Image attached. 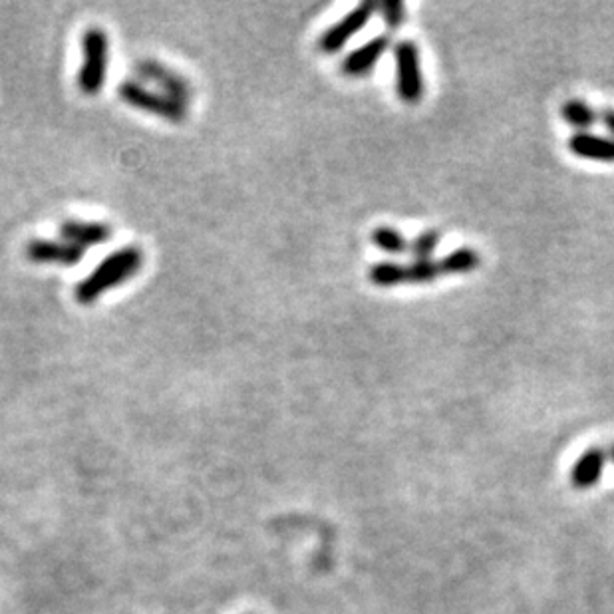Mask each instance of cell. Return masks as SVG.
<instances>
[{
  "instance_id": "cell-1",
  "label": "cell",
  "mask_w": 614,
  "mask_h": 614,
  "mask_svg": "<svg viewBox=\"0 0 614 614\" xmlns=\"http://www.w3.org/2000/svg\"><path fill=\"white\" fill-rule=\"evenodd\" d=\"M144 263V251L138 247H122L114 251L86 279L76 285V301L80 305H94L104 293L134 279L142 271Z\"/></svg>"
},
{
  "instance_id": "cell-2",
  "label": "cell",
  "mask_w": 614,
  "mask_h": 614,
  "mask_svg": "<svg viewBox=\"0 0 614 614\" xmlns=\"http://www.w3.org/2000/svg\"><path fill=\"white\" fill-rule=\"evenodd\" d=\"M110 66V40L100 26H92L82 38V66L78 72V88L86 96H96L106 82Z\"/></svg>"
},
{
  "instance_id": "cell-3",
  "label": "cell",
  "mask_w": 614,
  "mask_h": 614,
  "mask_svg": "<svg viewBox=\"0 0 614 614\" xmlns=\"http://www.w3.org/2000/svg\"><path fill=\"white\" fill-rule=\"evenodd\" d=\"M118 94L122 102H126L130 108H136L140 112L152 114L155 118H161L171 124H181L187 120V106L157 92L155 88L146 86L140 80H126L120 84Z\"/></svg>"
},
{
  "instance_id": "cell-4",
  "label": "cell",
  "mask_w": 614,
  "mask_h": 614,
  "mask_svg": "<svg viewBox=\"0 0 614 614\" xmlns=\"http://www.w3.org/2000/svg\"><path fill=\"white\" fill-rule=\"evenodd\" d=\"M394 62H396V94L408 104L416 106L422 102L426 94V82L422 74V60L418 44L412 40H402L394 46Z\"/></svg>"
},
{
  "instance_id": "cell-5",
  "label": "cell",
  "mask_w": 614,
  "mask_h": 614,
  "mask_svg": "<svg viewBox=\"0 0 614 614\" xmlns=\"http://www.w3.org/2000/svg\"><path fill=\"white\" fill-rule=\"evenodd\" d=\"M376 2H362L346 12L336 24L326 28L318 38V50L322 54H338L376 14Z\"/></svg>"
},
{
  "instance_id": "cell-6",
  "label": "cell",
  "mask_w": 614,
  "mask_h": 614,
  "mask_svg": "<svg viewBox=\"0 0 614 614\" xmlns=\"http://www.w3.org/2000/svg\"><path fill=\"white\" fill-rule=\"evenodd\" d=\"M136 72L142 78L140 82H150L154 84L155 90L181 102V104H189L193 98V86L191 82L179 74L177 70L169 68L167 64L155 60V58H144L140 62H136Z\"/></svg>"
},
{
  "instance_id": "cell-7",
  "label": "cell",
  "mask_w": 614,
  "mask_h": 614,
  "mask_svg": "<svg viewBox=\"0 0 614 614\" xmlns=\"http://www.w3.org/2000/svg\"><path fill=\"white\" fill-rule=\"evenodd\" d=\"M26 257L36 265L74 267L84 259V249L64 239H32L26 245Z\"/></svg>"
},
{
  "instance_id": "cell-8",
  "label": "cell",
  "mask_w": 614,
  "mask_h": 614,
  "mask_svg": "<svg viewBox=\"0 0 614 614\" xmlns=\"http://www.w3.org/2000/svg\"><path fill=\"white\" fill-rule=\"evenodd\" d=\"M392 40L388 34H380L372 40H368L366 44H362L360 48L352 50L340 64L342 74L350 76V78H360L366 76L368 72L374 70V66L382 60V56L388 52Z\"/></svg>"
},
{
  "instance_id": "cell-9",
  "label": "cell",
  "mask_w": 614,
  "mask_h": 614,
  "mask_svg": "<svg viewBox=\"0 0 614 614\" xmlns=\"http://www.w3.org/2000/svg\"><path fill=\"white\" fill-rule=\"evenodd\" d=\"M60 235L64 241L86 249L98 247L112 239V227L102 221H82V219H66L60 225Z\"/></svg>"
},
{
  "instance_id": "cell-10",
  "label": "cell",
  "mask_w": 614,
  "mask_h": 614,
  "mask_svg": "<svg viewBox=\"0 0 614 614\" xmlns=\"http://www.w3.org/2000/svg\"><path fill=\"white\" fill-rule=\"evenodd\" d=\"M567 148L581 159L614 163V138L597 136L591 132H575L567 140Z\"/></svg>"
},
{
  "instance_id": "cell-11",
  "label": "cell",
  "mask_w": 614,
  "mask_h": 614,
  "mask_svg": "<svg viewBox=\"0 0 614 614\" xmlns=\"http://www.w3.org/2000/svg\"><path fill=\"white\" fill-rule=\"evenodd\" d=\"M607 463V452L601 448H591L579 456L571 469V483L577 489H591L601 481L603 469Z\"/></svg>"
},
{
  "instance_id": "cell-12",
  "label": "cell",
  "mask_w": 614,
  "mask_h": 614,
  "mask_svg": "<svg viewBox=\"0 0 614 614\" xmlns=\"http://www.w3.org/2000/svg\"><path fill=\"white\" fill-rule=\"evenodd\" d=\"M481 265V255L477 249L471 247H460L450 251L438 261L440 277H461L477 271Z\"/></svg>"
},
{
  "instance_id": "cell-13",
  "label": "cell",
  "mask_w": 614,
  "mask_h": 614,
  "mask_svg": "<svg viewBox=\"0 0 614 614\" xmlns=\"http://www.w3.org/2000/svg\"><path fill=\"white\" fill-rule=\"evenodd\" d=\"M561 118L565 124H569L577 132H589L593 126L601 122V112L595 110L585 100L573 98L561 106Z\"/></svg>"
},
{
  "instance_id": "cell-14",
  "label": "cell",
  "mask_w": 614,
  "mask_h": 614,
  "mask_svg": "<svg viewBox=\"0 0 614 614\" xmlns=\"http://www.w3.org/2000/svg\"><path fill=\"white\" fill-rule=\"evenodd\" d=\"M368 281L378 289H394L406 285V265L380 261L368 269Z\"/></svg>"
},
{
  "instance_id": "cell-15",
  "label": "cell",
  "mask_w": 614,
  "mask_h": 614,
  "mask_svg": "<svg viewBox=\"0 0 614 614\" xmlns=\"http://www.w3.org/2000/svg\"><path fill=\"white\" fill-rule=\"evenodd\" d=\"M370 241L376 249L388 255H404L410 251V239L402 231L388 225L376 227L370 235Z\"/></svg>"
},
{
  "instance_id": "cell-16",
  "label": "cell",
  "mask_w": 614,
  "mask_h": 614,
  "mask_svg": "<svg viewBox=\"0 0 614 614\" xmlns=\"http://www.w3.org/2000/svg\"><path fill=\"white\" fill-rule=\"evenodd\" d=\"M440 241H442V233L438 229H426L410 241L408 253H412L414 261H428L436 253Z\"/></svg>"
},
{
  "instance_id": "cell-17",
  "label": "cell",
  "mask_w": 614,
  "mask_h": 614,
  "mask_svg": "<svg viewBox=\"0 0 614 614\" xmlns=\"http://www.w3.org/2000/svg\"><path fill=\"white\" fill-rule=\"evenodd\" d=\"M440 279L438 261H412L406 265V285H430Z\"/></svg>"
},
{
  "instance_id": "cell-18",
  "label": "cell",
  "mask_w": 614,
  "mask_h": 614,
  "mask_svg": "<svg viewBox=\"0 0 614 614\" xmlns=\"http://www.w3.org/2000/svg\"><path fill=\"white\" fill-rule=\"evenodd\" d=\"M376 10H380L384 24L390 30H398L404 22H406V4L400 0H388V2H380L376 6Z\"/></svg>"
},
{
  "instance_id": "cell-19",
  "label": "cell",
  "mask_w": 614,
  "mask_h": 614,
  "mask_svg": "<svg viewBox=\"0 0 614 614\" xmlns=\"http://www.w3.org/2000/svg\"><path fill=\"white\" fill-rule=\"evenodd\" d=\"M601 122L605 124V128L613 134L614 138V110L613 108H605L603 112H601Z\"/></svg>"
},
{
  "instance_id": "cell-20",
  "label": "cell",
  "mask_w": 614,
  "mask_h": 614,
  "mask_svg": "<svg viewBox=\"0 0 614 614\" xmlns=\"http://www.w3.org/2000/svg\"><path fill=\"white\" fill-rule=\"evenodd\" d=\"M609 456H611V460H613V463H614V444H613V448H611V452H609Z\"/></svg>"
}]
</instances>
